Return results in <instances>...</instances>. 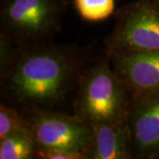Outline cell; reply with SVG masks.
<instances>
[{
  "instance_id": "5",
  "label": "cell",
  "mask_w": 159,
  "mask_h": 159,
  "mask_svg": "<svg viewBox=\"0 0 159 159\" xmlns=\"http://www.w3.org/2000/svg\"><path fill=\"white\" fill-rule=\"evenodd\" d=\"M23 113L38 148L68 150L86 156L93 129L79 116L45 109H33Z\"/></svg>"
},
{
  "instance_id": "8",
  "label": "cell",
  "mask_w": 159,
  "mask_h": 159,
  "mask_svg": "<svg viewBox=\"0 0 159 159\" xmlns=\"http://www.w3.org/2000/svg\"><path fill=\"white\" fill-rule=\"evenodd\" d=\"M93 134L87 159H132V139L127 119L91 125Z\"/></svg>"
},
{
  "instance_id": "1",
  "label": "cell",
  "mask_w": 159,
  "mask_h": 159,
  "mask_svg": "<svg viewBox=\"0 0 159 159\" xmlns=\"http://www.w3.org/2000/svg\"><path fill=\"white\" fill-rule=\"evenodd\" d=\"M79 49L49 42L16 45L6 69L1 73L2 96L23 112L53 110L77 89L85 68Z\"/></svg>"
},
{
  "instance_id": "4",
  "label": "cell",
  "mask_w": 159,
  "mask_h": 159,
  "mask_svg": "<svg viewBox=\"0 0 159 159\" xmlns=\"http://www.w3.org/2000/svg\"><path fill=\"white\" fill-rule=\"evenodd\" d=\"M159 51V4L135 0L116 13L112 31L105 39L106 56L119 52Z\"/></svg>"
},
{
  "instance_id": "9",
  "label": "cell",
  "mask_w": 159,
  "mask_h": 159,
  "mask_svg": "<svg viewBox=\"0 0 159 159\" xmlns=\"http://www.w3.org/2000/svg\"><path fill=\"white\" fill-rule=\"evenodd\" d=\"M38 148L30 128L19 131L0 140V159H31Z\"/></svg>"
},
{
  "instance_id": "13",
  "label": "cell",
  "mask_w": 159,
  "mask_h": 159,
  "mask_svg": "<svg viewBox=\"0 0 159 159\" xmlns=\"http://www.w3.org/2000/svg\"><path fill=\"white\" fill-rule=\"evenodd\" d=\"M153 1H155V2H157V3H158L159 4V0H153Z\"/></svg>"
},
{
  "instance_id": "3",
  "label": "cell",
  "mask_w": 159,
  "mask_h": 159,
  "mask_svg": "<svg viewBox=\"0 0 159 159\" xmlns=\"http://www.w3.org/2000/svg\"><path fill=\"white\" fill-rule=\"evenodd\" d=\"M67 6L66 0H2L1 34L18 46L49 42Z\"/></svg>"
},
{
  "instance_id": "6",
  "label": "cell",
  "mask_w": 159,
  "mask_h": 159,
  "mask_svg": "<svg viewBox=\"0 0 159 159\" xmlns=\"http://www.w3.org/2000/svg\"><path fill=\"white\" fill-rule=\"evenodd\" d=\"M127 122L133 157L159 159V93L131 96Z\"/></svg>"
},
{
  "instance_id": "7",
  "label": "cell",
  "mask_w": 159,
  "mask_h": 159,
  "mask_svg": "<svg viewBox=\"0 0 159 159\" xmlns=\"http://www.w3.org/2000/svg\"><path fill=\"white\" fill-rule=\"evenodd\" d=\"M107 57L131 96L159 93V51L119 52Z\"/></svg>"
},
{
  "instance_id": "12",
  "label": "cell",
  "mask_w": 159,
  "mask_h": 159,
  "mask_svg": "<svg viewBox=\"0 0 159 159\" xmlns=\"http://www.w3.org/2000/svg\"><path fill=\"white\" fill-rule=\"evenodd\" d=\"M35 157L42 159H87L83 153L62 149H44L37 148Z\"/></svg>"
},
{
  "instance_id": "2",
  "label": "cell",
  "mask_w": 159,
  "mask_h": 159,
  "mask_svg": "<svg viewBox=\"0 0 159 159\" xmlns=\"http://www.w3.org/2000/svg\"><path fill=\"white\" fill-rule=\"evenodd\" d=\"M131 95L108 57L86 68L76 89L74 114L90 125L127 119Z\"/></svg>"
},
{
  "instance_id": "11",
  "label": "cell",
  "mask_w": 159,
  "mask_h": 159,
  "mask_svg": "<svg viewBox=\"0 0 159 159\" xmlns=\"http://www.w3.org/2000/svg\"><path fill=\"white\" fill-rule=\"evenodd\" d=\"M30 128L25 114L14 106L6 103L0 105V140L12 134Z\"/></svg>"
},
{
  "instance_id": "10",
  "label": "cell",
  "mask_w": 159,
  "mask_h": 159,
  "mask_svg": "<svg viewBox=\"0 0 159 159\" xmlns=\"http://www.w3.org/2000/svg\"><path fill=\"white\" fill-rule=\"evenodd\" d=\"M80 17L89 22L106 20L115 11V0H74Z\"/></svg>"
}]
</instances>
